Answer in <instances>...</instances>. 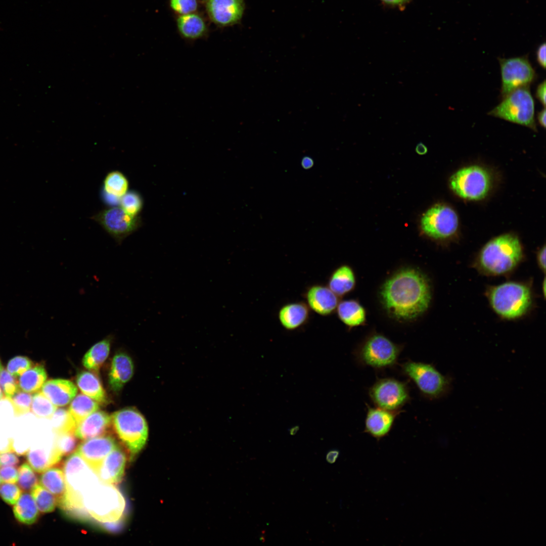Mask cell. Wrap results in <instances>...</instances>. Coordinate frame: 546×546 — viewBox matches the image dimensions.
<instances>
[{
	"mask_svg": "<svg viewBox=\"0 0 546 546\" xmlns=\"http://www.w3.org/2000/svg\"><path fill=\"white\" fill-rule=\"evenodd\" d=\"M380 298L392 318L399 321L415 319L427 310L430 303L428 280L417 269H401L385 282L380 290Z\"/></svg>",
	"mask_w": 546,
	"mask_h": 546,
	"instance_id": "1",
	"label": "cell"
},
{
	"mask_svg": "<svg viewBox=\"0 0 546 546\" xmlns=\"http://www.w3.org/2000/svg\"><path fill=\"white\" fill-rule=\"evenodd\" d=\"M523 250L516 236L506 234L488 242L478 259L479 266L486 272L502 275L513 270L521 260Z\"/></svg>",
	"mask_w": 546,
	"mask_h": 546,
	"instance_id": "2",
	"label": "cell"
},
{
	"mask_svg": "<svg viewBox=\"0 0 546 546\" xmlns=\"http://www.w3.org/2000/svg\"><path fill=\"white\" fill-rule=\"evenodd\" d=\"M403 346L378 333L368 336L354 352L358 364L376 370L391 368L397 364Z\"/></svg>",
	"mask_w": 546,
	"mask_h": 546,
	"instance_id": "3",
	"label": "cell"
},
{
	"mask_svg": "<svg viewBox=\"0 0 546 546\" xmlns=\"http://www.w3.org/2000/svg\"><path fill=\"white\" fill-rule=\"evenodd\" d=\"M400 367L401 373L411 380L426 398L439 399L450 391V378L442 375L432 364L408 360L401 363Z\"/></svg>",
	"mask_w": 546,
	"mask_h": 546,
	"instance_id": "4",
	"label": "cell"
},
{
	"mask_svg": "<svg viewBox=\"0 0 546 546\" xmlns=\"http://www.w3.org/2000/svg\"><path fill=\"white\" fill-rule=\"evenodd\" d=\"M490 305L501 316L514 319L524 314L532 302L529 288L516 282H507L491 288L488 292Z\"/></svg>",
	"mask_w": 546,
	"mask_h": 546,
	"instance_id": "5",
	"label": "cell"
},
{
	"mask_svg": "<svg viewBox=\"0 0 546 546\" xmlns=\"http://www.w3.org/2000/svg\"><path fill=\"white\" fill-rule=\"evenodd\" d=\"M111 417L114 430L132 459L145 446L148 437L145 418L136 409L131 407L118 410Z\"/></svg>",
	"mask_w": 546,
	"mask_h": 546,
	"instance_id": "6",
	"label": "cell"
},
{
	"mask_svg": "<svg viewBox=\"0 0 546 546\" xmlns=\"http://www.w3.org/2000/svg\"><path fill=\"white\" fill-rule=\"evenodd\" d=\"M534 111V101L530 86H527L512 92L488 114L537 131Z\"/></svg>",
	"mask_w": 546,
	"mask_h": 546,
	"instance_id": "7",
	"label": "cell"
},
{
	"mask_svg": "<svg viewBox=\"0 0 546 546\" xmlns=\"http://www.w3.org/2000/svg\"><path fill=\"white\" fill-rule=\"evenodd\" d=\"M99 483L83 495L81 509L85 508L98 521H115L120 518L123 511L122 496L116 489L111 486L112 485L104 483L97 486Z\"/></svg>",
	"mask_w": 546,
	"mask_h": 546,
	"instance_id": "8",
	"label": "cell"
},
{
	"mask_svg": "<svg viewBox=\"0 0 546 546\" xmlns=\"http://www.w3.org/2000/svg\"><path fill=\"white\" fill-rule=\"evenodd\" d=\"M490 177L486 170L478 166L463 168L450 178V186L460 197L472 200L484 198L490 187Z\"/></svg>",
	"mask_w": 546,
	"mask_h": 546,
	"instance_id": "9",
	"label": "cell"
},
{
	"mask_svg": "<svg viewBox=\"0 0 546 546\" xmlns=\"http://www.w3.org/2000/svg\"><path fill=\"white\" fill-rule=\"evenodd\" d=\"M368 394L375 406L391 411H401L411 400L407 383L391 377L378 379Z\"/></svg>",
	"mask_w": 546,
	"mask_h": 546,
	"instance_id": "10",
	"label": "cell"
},
{
	"mask_svg": "<svg viewBox=\"0 0 546 546\" xmlns=\"http://www.w3.org/2000/svg\"><path fill=\"white\" fill-rule=\"evenodd\" d=\"M500 68L501 96L503 98L521 87L530 86L536 74L527 55L510 58H498Z\"/></svg>",
	"mask_w": 546,
	"mask_h": 546,
	"instance_id": "11",
	"label": "cell"
},
{
	"mask_svg": "<svg viewBox=\"0 0 546 546\" xmlns=\"http://www.w3.org/2000/svg\"><path fill=\"white\" fill-rule=\"evenodd\" d=\"M91 219L99 223L115 241L120 244L140 226L138 216L126 212L119 205L105 208Z\"/></svg>",
	"mask_w": 546,
	"mask_h": 546,
	"instance_id": "12",
	"label": "cell"
},
{
	"mask_svg": "<svg viewBox=\"0 0 546 546\" xmlns=\"http://www.w3.org/2000/svg\"><path fill=\"white\" fill-rule=\"evenodd\" d=\"M420 224L422 231L428 236L436 239H445L456 232L458 217L450 207L437 204L423 214Z\"/></svg>",
	"mask_w": 546,
	"mask_h": 546,
	"instance_id": "13",
	"label": "cell"
},
{
	"mask_svg": "<svg viewBox=\"0 0 546 546\" xmlns=\"http://www.w3.org/2000/svg\"><path fill=\"white\" fill-rule=\"evenodd\" d=\"M208 20L219 28L239 24L245 10L244 0H200Z\"/></svg>",
	"mask_w": 546,
	"mask_h": 546,
	"instance_id": "14",
	"label": "cell"
},
{
	"mask_svg": "<svg viewBox=\"0 0 546 546\" xmlns=\"http://www.w3.org/2000/svg\"><path fill=\"white\" fill-rule=\"evenodd\" d=\"M117 445L114 437L106 434L85 440L75 451L96 474L105 458Z\"/></svg>",
	"mask_w": 546,
	"mask_h": 546,
	"instance_id": "15",
	"label": "cell"
},
{
	"mask_svg": "<svg viewBox=\"0 0 546 546\" xmlns=\"http://www.w3.org/2000/svg\"><path fill=\"white\" fill-rule=\"evenodd\" d=\"M366 406L364 432L379 441L389 434L401 411H388L368 404Z\"/></svg>",
	"mask_w": 546,
	"mask_h": 546,
	"instance_id": "16",
	"label": "cell"
},
{
	"mask_svg": "<svg viewBox=\"0 0 546 546\" xmlns=\"http://www.w3.org/2000/svg\"><path fill=\"white\" fill-rule=\"evenodd\" d=\"M303 297L310 309L323 316L332 314L339 303L338 297L327 286L322 284L308 287Z\"/></svg>",
	"mask_w": 546,
	"mask_h": 546,
	"instance_id": "17",
	"label": "cell"
},
{
	"mask_svg": "<svg viewBox=\"0 0 546 546\" xmlns=\"http://www.w3.org/2000/svg\"><path fill=\"white\" fill-rule=\"evenodd\" d=\"M175 25L179 35L189 42L206 39L209 26L206 17L199 12L176 16Z\"/></svg>",
	"mask_w": 546,
	"mask_h": 546,
	"instance_id": "18",
	"label": "cell"
},
{
	"mask_svg": "<svg viewBox=\"0 0 546 546\" xmlns=\"http://www.w3.org/2000/svg\"><path fill=\"white\" fill-rule=\"evenodd\" d=\"M126 457L117 445L103 461L96 474L101 482L110 485L120 483L124 476Z\"/></svg>",
	"mask_w": 546,
	"mask_h": 546,
	"instance_id": "19",
	"label": "cell"
},
{
	"mask_svg": "<svg viewBox=\"0 0 546 546\" xmlns=\"http://www.w3.org/2000/svg\"><path fill=\"white\" fill-rule=\"evenodd\" d=\"M112 426L111 417L103 411H97L79 423L75 429L77 438L85 440L106 435Z\"/></svg>",
	"mask_w": 546,
	"mask_h": 546,
	"instance_id": "20",
	"label": "cell"
},
{
	"mask_svg": "<svg viewBox=\"0 0 546 546\" xmlns=\"http://www.w3.org/2000/svg\"><path fill=\"white\" fill-rule=\"evenodd\" d=\"M133 363L131 357L123 352H117L112 358L108 375L110 389L117 392L132 378Z\"/></svg>",
	"mask_w": 546,
	"mask_h": 546,
	"instance_id": "21",
	"label": "cell"
},
{
	"mask_svg": "<svg viewBox=\"0 0 546 546\" xmlns=\"http://www.w3.org/2000/svg\"><path fill=\"white\" fill-rule=\"evenodd\" d=\"M41 392L56 406H63L76 395L77 388L71 381L55 379L45 382Z\"/></svg>",
	"mask_w": 546,
	"mask_h": 546,
	"instance_id": "22",
	"label": "cell"
},
{
	"mask_svg": "<svg viewBox=\"0 0 546 546\" xmlns=\"http://www.w3.org/2000/svg\"><path fill=\"white\" fill-rule=\"evenodd\" d=\"M278 316L284 329L293 331L307 323L310 317V309L305 302L288 303L280 308Z\"/></svg>",
	"mask_w": 546,
	"mask_h": 546,
	"instance_id": "23",
	"label": "cell"
},
{
	"mask_svg": "<svg viewBox=\"0 0 546 546\" xmlns=\"http://www.w3.org/2000/svg\"><path fill=\"white\" fill-rule=\"evenodd\" d=\"M41 486L57 498L58 504L61 507L67 494V487L64 471L58 468L48 469L42 472L39 478Z\"/></svg>",
	"mask_w": 546,
	"mask_h": 546,
	"instance_id": "24",
	"label": "cell"
},
{
	"mask_svg": "<svg viewBox=\"0 0 546 546\" xmlns=\"http://www.w3.org/2000/svg\"><path fill=\"white\" fill-rule=\"evenodd\" d=\"M355 285V277L352 268L347 264L337 267L329 277L327 286L338 297L351 292Z\"/></svg>",
	"mask_w": 546,
	"mask_h": 546,
	"instance_id": "25",
	"label": "cell"
},
{
	"mask_svg": "<svg viewBox=\"0 0 546 546\" xmlns=\"http://www.w3.org/2000/svg\"><path fill=\"white\" fill-rule=\"evenodd\" d=\"M129 181L119 170H112L105 176L103 181V192L105 198L117 202L129 191Z\"/></svg>",
	"mask_w": 546,
	"mask_h": 546,
	"instance_id": "26",
	"label": "cell"
},
{
	"mask_svg": "<svg viewBox=\"0 0 546 546\" xmlns=\"http://www.w3.org/2000/svg\"><path fill=\"white\" fill-rule=\"evenodd\" d=\"M336 311L339 319L350 328L362 325L366 319L365 308L355 300H346L339 302Z\"/></svg>",
	"mask_w": 546,
	"mask_h": 546,
	"instance_id": "27",
	"label": "cell"
},
{
	"mask_svg": "<svg viewBox=\"0 0 546 546\" xmlns=\"http://www.w3.org/2000/svg\"><path fill=\"white\" fill-rule=\"evenodd\" d=\"M78 388L82 393L99 403L104 404L107 401L106 392L98 378L89 371H82L76 377Z\"/></svg>",
	"mask_w": 546,
	"mask_h": 546,
	"instance_id": "28",
	"label": "cell"
},
{
	"mask_svg": "<svg viewBox=\"0 0 546 546\" xmlns=\"http://www.w3.org/2000/svg\"><path fill=\"white\" fill-rule=\"evenodd\" d=\"M112 337L109 336L93 345L84 354L82 362L88 370H99L110 353Z\"/></svg>",
	"mask_w": 546,
	"mask_h": 546,
	"instance_id": "29",
	"label": "cell"
},
{
	"mask_svg": "<svg viewBox=\"0 0 546 546\" xmlns=\"http://www.w3.org/2000/svg\"><path fill=\"white\" fill-rule=\"evenodd\" d=\"M13 513L20 523L31 525L37 520L39 511L31 494L24 493L14 505Z\"/></svg>",
	"mask_w": 546,
	"mask_h": 546,
	"instance_id": "30",
	"label": "cell"
},
{
	"mask_svg": "<svg viewBox=\"0 0 546 546\" xmlns=\"http://www.w3.org/2000/svg\"><path fill=\"white\" fill-rule=\"evenodd\" d=\"M62 457L56 449L48 451L33 449L27 453V460L35 472L42 473L59 462Z\"/></svg>",
	"mask_w": 546,
	"mask_h": 546,
	"instance_id": "31",
	"label": "cell"
},
{
	"mask_svg": "<svg viewBox=\"0 0 546 546\" xmlns=\"http://www.w3.org/2000/svg\"><path fill=\"white\" fill-rule=\"evenodd\" d=\"M47 378V374L44 367L37 365L20 376L18 380L19 386L26 392L36 393L41 388Z\"/></svg>",
	"mask_w": 546,
	"mask_h": 546,
	"instance_id": "32",
	"label": "cell"
},
{
	"mask_svg": "<svg viewBox=\"0 0 546 546\" xmlns=\"http://www.w3.org/2000/svg\"><path fill=\"white\" fill-rule=\"evenodd\" d=\"M99 403L84 394H78L71 400L68 411L76 426L93 413L99 410Z\"/></svg>",
	"mask_w": 546,
	"mask_h": 546,
	"instance_id": "33",
	"label": "cell"
},
{
	"mask_svg": "<svg viewBox=\"0 0 546 546\" xmlns=\"http://www.w3.org/2000/svg\"><path fill=\"white\" fill-rule=\"evenodd\" d=\"M33 498L39 512L48 513L53 512L58 504L56 497L42 486L36 484L31 490Z\"/></svg>",
	"mask_w": 546,
	"mask_h": 546,
	"instance_id": "34",
	"label": "cell"
},
{
	"mask_svg": "<svg viewBox=\"0 0 546 546\" xmlns=\"http://www.w3.org/2000/svg\"><path fill=\"white\" fill-rule=\"evenodd\" d=\"M51 419L53 430L56 434L74 433L76 425L68 410L57 408Z\"/></svg>",
	"mask_w": 546,
	"mask_h": 546,
	"instance_id": "35",
	"label": "cell"
},
{
	"mask_svg": "<svg viewBox=\"0 0 546 546\" xmlns=\"http://www.w3.org/2000/svg\"><path fill=\"white\" fill-rule=\"evenodd\" d=\"M57 407L41 392L32 396L31 411L37 418L51 419Z\"/></svg>",
	"mask_w": 546,
	"mask_h": 546,
	"instance_id": "36",
	"label": "cell"
},
{
	"mask_svg": "<svg viewBox=\"0 0 546 546\" xmlns=\"http://www.w3.org/2000/svg\"><path fill=\"white\" fill-rule=\"evenodd\" d=\"M119 205L128 214L136 217L142 209L143 201L137 192L128 191L120 198Z\"/></svg>",
	"mask_w": 546,
	"mask_h": 546,
	"instance_id": "37",
	"label": "cell"
},
{
	"mask_svg": "<svg viewBox=\"0 0 546 546\" xmlns=\"http://www.w3.org/2000/svg\"><path fill=\"white\" fill-rule=\"evenodd\" d=\"M56 435L54 444L62 457L69 455L76 449L78 441L74 433L67 432Z\"/></svg>",
	"mask_w": 546,
	"mask_h": 546,
	"instance_id": "38",
	"label": "cell"
},
{
	"mask_svg": "<svg viewBox=\"0 0 546 546\" xmlns=\"http://www.w3.org/2000/svg\"><path fill=\"white\" fill-rule=\"evenodd\" d=\"M18 486L22 490H31L38 483V478L30 465L24 463L18 469Z\"/></svg>",
	"mask_w": 546,
	"mask_h": 546,
	"instance_id": "39",
	"label": "cell"
},
{
	"mask_svg": "<svg viewBox=\"0 0 546 546\" xmlns=\"http://www.w3.org/2000/svg\"><path fill=\"white\" fill-rule=\"evenodd\" d=\"M169 8L176 15H184L198 12L200 0H168Z\"/></svg>",
	"mask_w": 546,
	"mask_h": 546,
	"instance_id": "40",
	"label": "cell"
},
{
	"mask_svg": "<svg viewBox=\"0 0 546 546\" xmlns=\"http://www.w3.org/2000/svg\"><path fill=\"white\" fill-rule=\"evenodd\" d=\"M10 398L15 416H19L30 411L32 395L29 393L19 390Z\"/></svg>",
	"mask_w": 546,
	"mask_h": 546,
	"instance_id": "41",
	"label": "cell"
},
{
	"mask_svg": "<svg viewBox=\"0 0 546 546\" xmlns=\"http://www.w3.org/2000/svg\"><path fill=\"white\" fill-rule=\"evenodd\" d=\"M16 378L6 370L3 369L0 372V387L5 397L11 398L20 390L18 381Z\"/></svg>",
	"mask_w": 546,
	"mask_h": 546,
	"instance_id": "42",
	"label": "cell"
},
{
	"mask_svg": "<svg viewBox=\"0 0 546 546\" xmlns=\"http://www.w3.org/2000/svg\"><path fill=\"white\" fill-rule=\"evenodd\" d=\"M32 365V362L27 357L17 356L9 361L7 369L11 375L17 377L30 369Z\"/></svg>",
	"mask_w": 546,
	"mask_h": 546,
	"instance_id": "43",
	"label": "cell"
},
{
	"mask_svg": "<svg viewBox=\"0 0 546 546\" xmlns=\"http://www.w3.org/2000/svg\"><path fill=\"white\" fill-rule=\"evenodd\" d=\"M22 494V490L15 483H4L0 485V496L10 505H14Z\"/></svg>",
	"mask_w": 546,
	"mask_h": 546,
	"instance_id": "44",
	"label": "cell"
},
{
	"mask_svg": "<svg viewBox=\"0 0 546 546\" xmlns=\"http://www.w3.org/2000/svg\"><path fill=\"white\" fill-rule=\"evenodd\" d=\"M15 416L12 402L10 398L5 397L0 400V421H9Z\"/></svg>",
	"mask_w": 546,
	"mask_h": 546,
	"instance_id": "45",
	"label": "cell"
},
{
	"mask_svg": "<svg viewBox=\"0 0 546 546\" xmlns=\"http://www.w3.org/2000/svg\"><path fill=\"white\" fill-rule=\"evenodd\" d=\"M0 477L2 482L16 483L18 480V470L14 466L0 467Z\"/></svg>",
	"mask_w": 546,
	"mask_h": 546,
	"instance_id": "46",
	"label": "cell"
},
{
	"mask_svg": "<svg viewBox=\"0 0 546 546\" xmlns=\"http://www.w3.org/2000/svg\"><path fill=\"white\" fill-rule=\"evenodd\" d=\"M18 457L11 451L0 453V467L15 466L19 463Z\"/></svg>",
	"mask_w": 546,
	"mask_h": 546,
	"instance_id": "47",
	"label": "cell"
},
{
	"mask_svg": "<svg viewBox=\"0 0 546 546\" xmlns=\"http://www.w3.org/2000/svg\"><path fill=\"white\" fill-rule=\"evenodd\" d=\"M545 43L540 44L536 52V60L538 64L543 69L545 68Z\"/></svg>",
	"mask_w": 546,
	"mask_h": 546,
	"instance_id": "48",
	"label": "cell"
},
{
	"mask_svg": "<svg viewBox=\"0 0 546 546\" xmlns=\"http://www.w3.org/2000/svg\"><path fill=\"white\" fill-rule=\"evenodd\" d=\"M545 80L539 83L536 89L535 97L545 107Z\"/></svg>",
	"mask_w": 546,
	"mask_h": 546,
	"instance_id": "49",
	"label": "cell"
},
{
	"mask_svg": "<svg viewBox=\"0 0 546 546\" xmlns=\"http://www.w3.org/2000/svg\"><path fill=\"white\" fill-rule=\"evenodd\" d=\"M537 262L542 271L545 270V247L543 246L537 254Z\"/></svg>",
	"mask_w": 546,
	"mask_h": 546,
	"instance_id": "50",
	"label": "cell"
},
{
	"mask_svg": "<svg viewBox=\"0 0 546 546\" xmlns=\"http://www.w3.org/2000/svg\"><path fill=\"white\" fill-rule=\"evenodd\" d=\"M339 451L337 449L331 450L326 455V460L330 464L334 463L338 459Z\"/></svg>",
	"mask_w": 546,
	"mask_h": 546,
	"instance_id": "51",
	"label": "cell"
},
{
	"mask_svg": "<svg viewBox=\"0 0 546 546\" xmlns=\"http://www.w3.org/2000/svg\"><path fill=\"white\" fill-rule=\"evenodd\" d=\"M545 107L539 111L537 114V119L538 120L539 124L543 127L545 128Z\"/></svg>",
	"mask_w": 546,
	"mask_h": 546,
	"instance_id": "52",
	"label": "cell"
},
{
	"mask_svg": "<svg viewBox=\"0 0 546 546\" xmlns=\"http://www.w3.org/2000/svg\"><path fill=\"white\" fill-rule=\"evenodd\" d=\"M313 164V161L310 157H305L301 161L302 166L304 169L310 168Z\"/></svg>",
	"mask_w": 546,
	"mask_h": 546,
	"instance_id": "53",
	"label": "cell"
},
{
	"mask_svg": "<svg viewBox=\"0 0 546 546\" xmlns=\"http://www.w3.org/2000/svg\"><path fill=\"white\" fill-rule=\"evenodd\" d=\"M415 150L416 153L421 155L425 154L428 151L426 146L421 142L417 144Z\"/></svg>",
	"mask_w": 546,
	"mask_h": 546,
	"instance_id": "54",
	"label": "cell"
},
{
	"mask_svg": "<svg viewBox=\"0 0 546 546\" xmlns=\"http://www.w3.org/2000/svg\"><path fill=\"white\" fill-rule=\"evenodd\" d=\"M384 3L392 6L401 5L407 2L409 0H380Z\"/></svg>",
	"mask_w": 546,
	"mask_h": 546,
	"instance_id": "55",
	"label": "cell"
},
{
	"mask_svg": "<svg viewBox=\"0 0 546 546\" xmlns=\"http://www.w3.org/2000/svg\"><path fill=\"white\" fill-rule=\"evenodd\" d=\"M298 429H299L298 427H293V428H291V429H290V434H291V435H294V434H296V432H297V431L298 430Z\"/></svg>",
	"mask_w": 546,
	"mask_h": 546,
	"instance_id": "56",
	"label": "cell"
},
{
	"mask_svg": "<svg viewBox=\"0 0 546 546\" xmlns=\"http://www.w3.org/2000/svg\"><path fill=\"white\" fill-rule=\"evenodd\" d=\"M542 287H543V294H544V296H545V279L543 280Z\"/></svg>",
	"mask_w": 546,
	"mask_h": 546,
	"instance_id": "57",
	"label": "cell"
},
{
	"mask_svg": "<svg viewBox=\"0 0 546 546\" xmlns=\"http://www.w3.org/2000/svg\"><path fill=\"white\" fill-rule=\"evenodd\" d=\"M3 392L1 388L0 387V400L3 398Z\"/></svg>",
	"mask_w": 546,
	"mask_h": 546,
	"instance_id": "58",
	"label": "cell"
},
{
	"mask_svg": "<svg viewBox=\"0 0 546 546\" xmlns=\"http://www.w3.org/2000/svg\"><path fill=\"white\" fill-rule=\"evenodd\" d=\"M3 369V365L0 360V372Z\"/></svg>",
	"mask_w": 546,
	"mask_h": 546,
	"instance_id": "59",
	"label": "cell"
},
{
	"mask_svg": "<svg viewBox=\"0 0 546 546\" xmlns=\"http://www.w3.org/2000/svg\"><path fill=\"white\" fill-rule=\"evenodd\" d=\"M2 483V480H1V477H0V485H1Z\"/></svg>",
	"mask_w": 546,
	"mask_h": 546,
	"instance_id": "60",
	"label": "cell"
}]
</instances>
